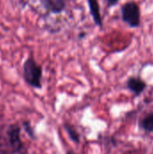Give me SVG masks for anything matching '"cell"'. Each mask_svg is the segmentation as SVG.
Listing matches in <instances>:
<instances>
[{"label": "cell", "mask_w": 153, "mask_h": 154, "mask_svg": "<svg viewBox=\"0 0 153 154\" xmlns=\"http://www.w3.org/2000/svg\"><path fill=\"white\" fill-rule=\"evenodd\" d=\"M122 21L131 28H138L141 25V8L134 1L124 3L121 6Z\"/></svg>", "instance_id": "7a4b0ae2"}, {"label": "cell", "mask_w": 153, "mask_h": 154, "mask_svg": "<svg viewBox=\"0 0 153 154\" xmlns=\"http://www.w3.org/2000/svg\"><path fill=\"white\" fill-rule=\"evenodd\" d=\"M66 154H76L73 151H68L67 152H66Z\"/></svg>", "instance_id": "8fae6325"}, {"label": "cell", "mask_w": 153, "mask_h": 154, "mask_svg": "<svg viewBox=\"0 0 153 154\" xmlns=\"http://www.w3.org/2000/svg\"><path fill=\"white\" fill-rule=\"evenodd\" d=\"M23 76L24 81L35 89L42 88V67L39 65L32 56L28 57L23 64Z\"/></svg>", "instance_id": "6da1fadb"}, {"label": "cell", "mask_w": 153, "mask_h": 154, "mask_svg": "<svg viewBox=\"0 0 153 154\" xmlns=\"http://www.w3.org/2000/svg\"><path fill=\"white\" fill-rule=\"evenodd\" d=\"M90 14L93 18V21L96 25L102 28L103 27V18L100 12L99 3L98 0H87Z\"/></svg>", "instance_id": "8992f818"}, {"label": "cell", "mask_w": 153, "mask_h": 154, "mask_svg": "<svg viewBox=\"0 0 153 154\" xmlns=\"http://www.w3.org/2000/svg\"><path fill=\"white\" fill-rule=\"evenodd\" d=\"M41 4L48 13L55 14L62 13L67 6L66 0H41Z\"/></svg>", "instance_id": "5b68a950"}, {"label": "cell", "mask_w": 153, "mask_h": 154, "mask_svg": "<svg viewBox=\"0 0 153 154\" xmlns=\"http://www.w3.org/2000/svg\"><path fill=\"white\" fill-rule=\"evenodd\" d=\"M139 126L144 132L153 134V112L147 114L140 120Z\"/></svg>", "instance_id": "52a82bcc"}, {"label": "cell", "mask_w": 153, "mask_h": 154, "mask_svg": "<svg viewBox=\"0 0 153 154\" xmlns=\"http://www.w3.org/2000/svg\"><path fill=\"white\" fill-rule=\"evenodd\" d=\"M63 127H64L66 133L68 134L69 139H70L73 143L78 144V143H80V135H79V134L78 133V131L76 130V128L74 127V125H72L69 124V123H64V124H63Z\"/></svg>", "instance_id": "ba28073f"}, {"label": "cell", "mask_w": 153, "mask_h": 154, "mask_svg": "<svg viewBox=\"0 0 153 154\" xmlns=\"http://www.w3.org/2000/svg\"><path fill=\"white\" fill-rule=\"evenodd\" d=\"M22 127L24 130V132L26 133V134L32 139V140H36L37 139V135L35 133L34 128L32 127L31 122L29 120H24L22 123Z\"/></svg>", "instance_id": "9c48e42d"}, {"label": "cell", "mask_w": 153, "mask_h": 154, "mask_svg": "<svg viewBox=\"0 0 153 154\" xmlns=\"http://www.w3.org/2000/svg\"><path fill=\"white\" fill-rule=\"evenodd\" d=\"M127 89L133 94L135 97H140L147 88V83L140 77L132 76L126 80Z\"/></svg>", "instance_id": "277c9868"}, {"label": "cell", "mask_w": 153, "mask_h": 154, "mask_svg": "<svg viewBox=\"0 0 153 154\" xmlns=\"http://www.w3.org/2000/svg\"><path fill=\"white\" fill-rule=\"evenodd\" d=\"M21 126L17 124L9 125L6 129V138L12 152L15 154H28V150L21 137Z\"/></svg>", "instance_id": "3957f363"}, {"label": "cell", "mask_w": 153, "mask_h": 154, "mask_svg": "<svg viewBox=\"0 0 153 154\" xmlns=\"http://www.w3.org/2000/svg\"><path fill=\"white\" fill-rule=\"evenodd\" d=\"M107 4V7H113L119 3V0H106Z\"/></svg>", "instance_id": "30bf717a"}]
</instances>
